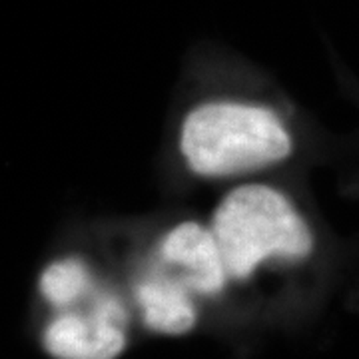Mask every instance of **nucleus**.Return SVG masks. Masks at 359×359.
<instances>
[{"label":"nucleus","instance_id":"nucleus-1","mask_svg":"<svg viewBox=\"0 0 359 359\" xmlns=\"http://www.w3.org/2000/svg\"><path fill=\"white\" fill-rule=\"evenodd\" d=\"M178 150L198 178H242L283 164L294 154V136L266 104L208 100L184 116Z\"/></svg>","mask_w":359,"mask_h":359},{"label":"nucleus","instance_id":"nucleus-2","mask_svg":"<svg viewBox=\"0 0 359 359\" xmlns=\"http://www.w3.org/2000/svg\"><path fill=\"white\" fill-rule=\"evenodd\" d=\"M210 228L230 280H245L268 262H302L313 252V231L287 194L266 184H238L216 205Z\"/></svg>","mask_w":359,"mask_h":359},{"label":"nucleus","instance_id":"nucleus-3","mask_svg":"<svg viewBox=\"0 0 359 359\" xmlns=\"http://www.w3.org/2000/svg\"><path fill=\"white\" fill-rule=\"evenodd\" d=\"M156 264L192 294L216 295L230 273L210 224L184 219L168 228L156 244Z\"/></svg>","mask_w":359,"mask_h":359},{"label":"nucleus","instance_id":"nucleus-4","mask_svg":"<svg viewBox=\"0 0 359 359\" xmlns=\"http://www.w3.org/2000/svg\"><path fill=\"white\" fill-rule=\"evenodd\" d=\"M126 311L108 295H96L90 313H62L44 332V349L56 359H116L126 347Z\"/></svg>","mask_w":359,"mask_h":359},{"label":"nucleus","instance_id":"nucleus-5","mask_svg":"<svg viewBox=\"0 0 359 359\" xmlns=\"http://www.w3.org/2000/svg\"><path fill=\"white\" fill-rule=\"evenodd\" d=\"M136 299L142 308V320L152 332L182 335L196 325L192 292L158 266L138 283Z\"/></svg>","mask_w":359,"mask_h":359},{"label":"nucleus","instance_id":"nucleus-6","mask_svg":"<svg viewBox=\"0 0 359 359\" xmlns=\"http://www.w3.org/2000/svg\"><path fill=\"white\" fill-rule=\"evenodd\" d=\"M40 294L56 308H70L88 294H94V276L80 257L52 262L40 276Z\"/></svg>","mask_w":359,"mask_h":359}]
</instances>
